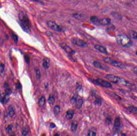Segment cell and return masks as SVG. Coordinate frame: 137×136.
Here are the masks:
<instances>
[{"label": "cell", "mask_w": 137, "mask_h": 136, "mask_svg": "<svg viewBox=\"0 0 137 136\" xmlns=\"http://www.w3.org/2000/svg\"><path fill=\"white\" fill-rule=\"evenodd\" d=\"M19 18L20 25L23 29L27 32H30L31 25L27 15L22 12L19 13Z\"/></svg>", "instance_id": "obj_1"}, {"label": "cell", "mask_w": 137, "mask_h": 136, "mask_svg": "<svg viewBox=\"0 0 137 136\" xmlns=\"http://www.w3.org/2000/svg\"><path fill=\"white\" fill-rule=\"evenodd\" d=\"M116 41L119 45L124 47H129L132 45L130 38L125 35H119L116 37Z\"/></svg>", "instance_id": "obj_2"}, {"label": "cell", "mask_w": 137, "mask_h": 136, "mask_svg": "<svg viewBox=\"0 0 137 136\" xmlns=\"http://www.w3.org/2000/svg\"><path fill=\"white\" fill-rule=\"evenodd\" d=\"M104 61L107 64H111L114 67L119 68L121 69L125 68V65L123 63L120 61L114 60L110 57H106L104 59Z\"/></svg>", "instance_id": "obj_3"}, {"label": "cell", "mask_w": 137, "mask_h": 136, "mask_svg": "<svg viewBox=\"0 0 137 136\" xmlns=\"http://www.w3.org/2000/svg\"><path fill=\"white\" fill-rule=\"evenodd\" d=\"M106 78L110 82L114 83H119L122 85L126 81L125 79L113 75H107L106 76Z\"/></svg>", "instance_id": "obj_4"}, {"label": "cell", "mask_w": 137, "mask_h": 136, "mask_svg": "<svg viewBox=\"0 0 137 136\" xmlns=\"http://www.w3.org/2000/svg\"><path fill=\"white\" fill-rule=\"evenodd\" d=\"M47 25L48 27L49 28L52 30L55 31L61 32L62 30V29L60 26L52 21H49L47 22Z\"/></svg>", "instance_id": "obj_5"}, {"label": "cell", "mask_w": 137, "mask_h": 136, "mask_svg": "<svg viewBox=\"0 0 137 136\" xmlns=\"http://www.w3.org/2000/svg\"><path fill=\"white\" fill-rule=\"evenodd\" d=\"M71 42L74 44L81 47H85L87 45L86 43L83 41L82 40L76 37L71 39Z\"/></svg>", "instance_id": "obj_6"}, {"label": "cell", "mask_w": 137, "mask_h": 136, "mask_svg": "<svg viewBox=\"0 0 137 136\" xmlns=\"http://www.w3.org/2000/svg\"><path fill=\"white\" fill-rule=\"evenodd\" d=\"M96 82L97 84L103 87L106 88H111L112 87L111 84L110 82L103 80V79L98 78L96 80Z\"/></svg>", "instance_id": "obj_7"}, {"label": "cell", "mask_w": 137, "mask_h": 136, "mask_svg": "<svg viewBox=\"0 0 137 136\" xmlns=\"http://www.w3.org/2000/svg\"><path fill=\"white\" fill-rule=\"evenodd\" d=\"M10 100L9 95L6 93H2L0 94V101L3 104H7Z\"/></svg>", "instance_id": "obj_8"}, {"label": "cell", "mask_w": 137, "mask_h": 136, "mask_svg": "<svg viewBox=\"0 0 137 136\" xmlns=\"http://www.w3.org/2000/svg\"><path fill=\"white\" fill-rule=\"evenodd\" d=\"M60 46L67 53H68L69 54L72 55L75 54V51L70 48L69 46H67L66 44L61 43L60 44Z\"/></svg>", "instance_id": "obj_9"}, {"label": "cell", "mask_w": 137, "mask_h": 136, "mask_svg": "<svg viewBox=\"0 0 137 136\" xmlns=\"http://www.w3.org/2000/svg\"><path fill=\"white\" fill-rule=\"evenodd\" d=\"M94 47L95 48V49L101 52V53H103V54H107V50L104 47L101 46H99V45H96Z\"/></svg>", "instance_id": "obj_10"}, {"label": "cell", "mask_w": 137, "mask_h": 136, "mask_svg": "<svg viewBox=\"0 0 137 136\" xmlns=\"http://www.w3.org/2000/svg\"><path fill=\"white\" fill-rule=\"evenodd\" d=\"M50 65V59L47 57H45L43 59V66L45 69L49 68Z\"/></svg>", "instance_id": "obj_11"}, {"label": "cell", "mask_w": 137, "mask_h": 136, "mask_svg": "<svg viewBox=\"0 0 137 136\" xmlns=\"http://www.w3.org/2000/svg\"><path fill=\"white\" fill-rule=\"evenodd\" d=\"M111 22V20L109 18H103V19H100L99 24L102 25H106L110 24Z\"/></svg>", "instance_id": "obj_12"}, {"label": "cell", "mask_w": 137, "mask_h": 136, "mask_svg": "<svg viewBox=\"0 0 137 136\" xmlns=\"http://www.w3.org/2000/svg\"><path fill=\"white\" fill-rule=\"evenodd\" d=\"M74 111L71 109H68L66 112V117L68 119H71L73 117Z\"/></svg>", "instance_id": "obj_13"}, {"label": "cell", "mask_w": 137, "mask_h": 136, "mask_svg": "<svg viewBox=\"0 0 137 136\" xmlns=\"http://www.w3.org/2000/svg\"><path fill=\"white\" fill-rule=\"evenodd\" d=\"M121 125L120 118L119 117H116L114 121V127L116 129L119 128Z\"/></svg>", "instance_id": "obj_14"}, {"label": "cell", "mask_w": 137, "mask_h": 136, "mask_svg": "<svg viewBox=\"0 0 137 136\" xmlns=\"http://www.w3.org/2000/svg\"><path fill=\"white\" fill-rule=\"evenodd\" d=\"M8 114L11 117H13L15 114V110L11 105H10L8 107Z\"/></svg>", "instance_id": "obj_15"}, {"label": "cell", "mask_w": 137, "mask_h": 136, "mask_svg": "<svg viewBox=\"0 0 137 136\" xmlns=\"http://www.w3.org/2000/svg\"><path fill=\"white\" fill-rule=\"evenodd\" d=\"M78 126V123L77 121H74L72 122L71 125V130L72 132H75L77 130Z\"/></svg>", "instance_id": "obj_16"}, {"label": "cell", "mask_w": 137, "mask_h": 136, "mask_svg": "<svg viewBox=\"0 0 137 136\" xmlns=\"http://www.w3.org/2000/svg\"><path fill=\"white\" fill-rule=\"evenodd\" d=\"M83 100L82 99H79L77 100V102L75 104L76 108L77 109H80L81 108L83 104Z\"/></svg>", "instance_id": "obj_17"}, {"label": "cell", "mask_w": 137, "mask_h": 136, "mask_svg": "<svg viewBox=\"0 0 137 136\" xmlns=\"http://www.w3.org/2000/svg\"><path fill=\"white\" fill-rule=\"evenodd\" d=\"M128 108L131 113L137 115V107L133 105H130Z\"/></svg>", "instance_id": "obj_18"}, {"label": "cell", "mask_w": 137, "mask_h": 136, "mask_svg": "<svg viewBox=\"0 0 137 136\" xmlns=\"http://www.w3.org/2000/svg\"><path fill=\"white\" fill-rule=\"evenodd\" d=\"M45 102H46V99H45V97L43 96L40 98L38 101V105L40 107H43L45 104Z\"/></svg>", "instance_id": "obj_19"}, {"label": "cell", "mask_w": 137, "mask_h": 136, "mask_svg": "<svg viewBox=\"0 0 137 136\" xmlns=\"http://www.w3.org/2000/svg\"><path fill=\"white\" fill-rule=\"evenodd\" d=\"M129 34L132 38L134 39H137V32H136L134 30H130Z\"/></svg>", "instance_id": "obj_20"}, {"label": "cell", "mask_w": 137, "mask_h": 136, "mask_svg": "<svg viewBox=\"0 0 137 136\" xmlns=\"http://www.w3.org/2000/svg\"><path fill=\"white\" fill-rule=\"evenodd\" d=\"M99 18L95 16H92L90 17V20L92 22L95 24L99 23Z\"/></svg>", "instance_id": "obj_21"}, {"label": "cell", "mask_w": 137, "mask_h": 136, "mask_svg": "<svg viewBox=\"0 0 137 136\" xmlns=\"http://www.w3.org/2000/svg\"><path fill=\"white\" fill-rule=\"evenodd\" d=\"M54 113L55 115L59 114L60 112V107L59 105H55L54 108Z\"/></svg>", "instance_id": "obj_22"}, {"label": "cell", "mask_w": 137, "mask_h": 136, "mask_svg": "<svg viewBox=\"0 0 137 136\" xmlns=\"http://www.w3.org/2000/svg\"><path fill=\"white\" fill-rule=\"evenodd\" d=\"M93 65L95 67H96V68H99V69H103L102 64L98 61H94L93 62Z\"/></svg>", "instance_id": "obj_23"}, {"label": "cell", "mask_w": 137, "mask_h": 136, "mask_svg": "<svg viewBox=\"0 0 137 136\" xmlns=\"http://www.w3.org/2000/svg\"><path fill=\"white\" fill-rule=\"evenodd\" d=\"M48 102L50 105H53L55 102V98L53 96H50L48 99Z\"/></svg>", "instance_id": "obj_24"}, {"label": "cell", "mask_w": 137, "mask_h": 136, "mask_svg": "<svg viewBox=\"0 0 137 136\" xmlns=\"http://www.w3.org/2000/svg\"><path fill=\"white\" fill-rule=\"evenodd\" d=\"M29 132V129L27 127H25L23 129V131H22V135L23 136H26L27 135Z\"/></svg>", "instance_id": "obj_25"}, {"label": "cell", "mask_w": 137, "mask_h": 136, "mask_svg": "<svg viewBox=\"0 0 137 136\" xmlns=\"http://www.w3.org/2000/svg\"><path fill=\"white\" fill-rule=\"evenodd\" d=\"M73 17L77 19H81L84 17L82 14L78 13L73 14Z\"/></svg>", "instance_id": "obj_26"}, {"label": "cell", "mask_w": 137, "mask_h": 136, "mask_svg": "<svg viewBox=\"0 0 137 136\" xmlns=\"http://www.w3.org/2000/svg\"><path fill=\"white\" fill-rule=\"evenodd\" d=\"M35 72L36 78L38 79H39L41 77V74L40 70L38 69H36Z\"/></svg>", "instance_id": "obj_27"}, {"label": "cell", "mask_w": 137, "mask_h": 136, "mask_svg": "<svg viewBox=\"0 0 137 136\" xmlns=\"http://www.w3.org/2000/svg\"><path fill=\"white\" fill-rule=\"evenodd\" d=\"M12 38L14 42H15V43H17L18 40V36L16 35H15L14 34H12Z\"/></svg>", "instance_id": "obj_28"}, {"label": "cell", "mask_w": 137, "mask_h": 136, "mask_svg": "<svg viewBox=\"0 0 137 136\" xmlns=\"http://www.w3.org/2000/svg\"><path fill=\"white\" fill-rule=\"evenodd\" d=\"M5 93H6L9 95L11 94V90L10 88L7 86H6L5 88Z\"/></svg>", "instance_id": "obj_29"}, {"label": "cell", "mask_w": 137, "mask_h": 136, "mask_svg": "<svg viewBox=\"0 0 137 136\" xmlns=\"http://www.w3.org/2000/svg\"><path fill=\"white\" fill-rule=\"evenodd\" d=\"M77 98L75 96L73 97L72 98H71V103L72 104H75L77 102Z\"/></svg>", "instance_id": "obj_30"}, {"label": "cell", "mask_w": 137, "mask_h": 136, "mask_svg": "<svg viewBox=\"0 0 137 136\" xmlns=\"http://www.w3.org/2000/svg\"><path fill=\"white\" fill-rule=\"evenodd\" d=\"M88 136H95L96 135V133L95 132L93 131H89L88 134Z\"/></svg>", "instance_id": "obj_31"}, {"label": "cell", "mask_w": 137, "mask_h": 136, "mask_svg": "<svg viewBox=\"0 0 137 136\" xmlns=\"http://www.w3.org/2000/svg\"><path fill=\"white\" fill-rule=\"evenodd\" d=\"M4 70V65L1 64L0 65V73H2Z\"/></svg>", "instance_id": "obj_32"}, {"label": "cell", "mask_w": 137, "mask_h": 136, "mask_svg": "<svg viewBox=\"0 0 137 136\" xmlns=\"http://www.w3.org/2000/svg\"><path fill=\"white\" fill-rule=\"evenodd\" d=\"M25 60L27 63H29V57L28 56H25Z\"/></svg>", "instance_id": "obj_33"}, {"label": "cell", "mask_w": 137, "mask_h": 136, "mask_svg": "<svg viewBox=\"0 0 137 136\" xmlns=\"http://www.w3.org/2000/svg\"><path fill=\"white\" fill-rule=\"evenodd\" d=\"M16 87H17V88L18 89H21L22 87L21 83H20L19 82L17 83V84H16Z\"/></svg>", "instance_id": "obj_34"}, {"label": "cell", "mask_w": 137, "mask_h": 136, "mask_svg": "<svg viewBox=\"0 0 137 136\" xmlns=\"http://www.w3.org/2000/svg\"><path fill=\"white\" fill-rule=\"evenodd\" d=\"M95 104L97 105H100L101 104V100L100 99H97L95 101Z\"/></svg>", "instance_id": "obj_35"}, {"label": "cell", "mask_w": 137, "mask_h": 136, "mask_svg": "<svg viewBox=\"0 0 137 136\" xmlns=\"http://www.w3.org/2000/svg\"><path fill=\"white\" fill-rule=\"evenodd\" d=\"M133 71L135 74L137 75V67H135L133 68Z\"/></svg>", "instance_id": "obj_36"}, {"label": "cell", "mask_w": 137, "mask_h": 136, "mask_svg": "<svg viewBox=\"0 0 137 136\" xmlns=\"http://www.w3.org/2000/svg\"><path fill=\"white\" fill-rule=\"evenodd\" d=\"M12 126H11L10 125L8 127V128H7V132H10V131H11V130H12Z\"/></svg>", "instance_id": "obj_37"}, {"label": "cell", "mask_w": 137, "mask_h": 136, "mask_svg": "<svg viewBox=\"0 0 137 136\" xmlns=\"http://www.w3.org/2000/svg\"><path fill=\"white\" fill-rule=\"evenodd\" d=\"M50 127L51 128H55V125L54 123H52L51 124V125H50Z\"/></svg>", "instance_id": "obj_38"}, {"label": "cell", "mask_w": 137, "mask_h": 136, "mask_svg": "<svg viewBox=\"0 0 137 136\" xmlns=\"http://www.w3.org/2000/svg\"><path fill=\"white\" fill-rule=\"evenodd\" d=\"M34 0V1H36L37 2H40V1H41L40 0Z\"/></svg>", "instance_id": "obj_39"}, {"label": "cell", "mask_w": 137, "mask_h": 136, "mask_svg": "<svg viewBox=\"0 0 137 136\" xmlns=\"http://www.w3.org/2000/svg\"><path fill=\"white\" fill-rule=\"evenodd\" d=\"M59 135V134H56V135Z\"/></svg>", "instance_id": "obj_40"}, {"label": "cell", "mask_w": 137, "mask_h": 136, "mask_svg": "<svg viewBox=\"0 0 137 136\" xmlns=\"http://www.w3.org/2000/svg\"><path fill=\"white\" fill-rule=\"evenodd\" d=\"M136 55H137V52H136Z\"/></svg>", "instance_id": "obj_41"}]
</instances>
